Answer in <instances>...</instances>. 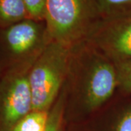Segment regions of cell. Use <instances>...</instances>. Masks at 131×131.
<instances>
[{"instance_id": "1", "label": "cell", "mask_w": 131, "mask_h": 131, "mask_svg": "<svg viewBox=\"0 0 131 131\" xmlns=\"http://www.w3.org/2000/svg\"><path fill=\"white\" fill-rule=\"evenodd\" d=\"M117 88V71L110 58L85 41L73 47L66 82L65 115L83 117L93 114Z\"/></svg>"}, {"instance_id": "2", "label": "cell", "mask_w": 131, "mask_h": 131, "mask_svg": "<svg viewBox=\"0 0 131 131\" xmlns=\"http://www.w3.org/2000/svg\"><path fill=\"white\" fill-rule=\"evenodd\" d=\"M72 48L50 41L34 63L29 74L33 111L49 112L65 86Z\"/></svg>"}, {"instance_id": "3", "label": "cell", "mask_w": 131, "mask_h": 131, "mask_svg": "<svg viewBox=\"0 0 131 131\" xmlns=\"http://www.w3.org/2000/svg\"><path fill=\"white\" fill-rule=\"evenodd\" d=\"M100 18L98 0H46L44 21L50 41L73 47Z\"/></svg>"}, {"instance_id": "4", "label": "cell", "mask_w": 131, "mask_h": 131, "mask_svg": "<svg viewBox=\"0 0 131 131\" xmlns=\"http://www.w3.org/2000/svg\"><path fill=\"white\" fill-rule=\"evenodd\" d=\"M37 58L12 66L0 73L2 131H11L22 118L33 111L29 74Z\"/></svg>"}, {"instance_id": "5", "label": "cell", "mask_w": 131, "mask_h": 131, "mask_svg": "<svg viewBox=\"0 0 131 131\" xmlns=\"http://www.w3.org/2000/svg\"><path fill=\"white\" fill-rule=\"evenodd\" d=\"M49 42L45 21L26 18L0 28V73L12 66L37 58Z\"/></svg>"}, {"instance_id": "6", "label": "cell", "mask_w": 131, "mask_h": 131, "mask_svg": "<svg viewBox=\"0 0 131 131\" xmlns=\"http://www.w3.org/2000/svg\"><path fill=\"white\" fill-rule=\"evenodd\" d=\"M84 41L112 61L131 60V12L101 17Z\"/></svg>"}, {"instance_id": "7", "label": "cell", "mask_w": 131, "mask_h": 131, "mask_svg": "<svg viewBox=\"0 0 131 131\" xmlns=\"http://www.w3.org/2000/svg\"><path fill=\"white\" fill-rule=\"evenodd\" d=\"M30 18L24 0H0V28Z\"/></svg>"}, {"instance_id": "8", "label": "cell", "mask_w": 131, "mask_h": 131, "mask_svg": "<svg viewBox=\"0 0 131 131\" xmlns=\"http://www.w3.org/2000/svg\"><path fill=\"white\" fill-rule=\"evenodd\" d=\"M66 89V84L49 111L45 131H63L65 123Z\"/></svg>"}, {"instance_id": "9", "label": "cell", "mask_w": 131, "mask_h": 131, "mask_svg": "<svg viewBox=\"0 0 131 131\" xmlns=\"http://www.w3.org/2000/svg\"><path fill=\"white\" fill-rule=\"evenodd\" d=\"M49 112L32 111L22 118L11 131H41L47 126Z\"/></svg>"}, {"instance_id": "10", "label": "cell", "mask_w": 131, "mask_h": 131, "mask_svg": "<svg viewBox=\"0 0 131 131\" xmlns=\"http://www.w3.org/2000/svg\"><path fill=\"white\" fill-rule=\"evenodd\" d=\"M117 77V88L125 93H131V60H118L113 61Z\"/></svg>"}, {"instance_id": "11", "label": "cell", "mask_w": 131, "mask_h": 131, "mask_svg": "<svg viewBox=\"0 0 131 131\" xmlns=\"http://www.w3.org/2000/svg\"><path fill=\"white\" fill-rule=\"evenodd\" d=\"M101 17L131 12V0H98Z\"/></svg>"}, {"instance_id": "12", "label": "cell", "mask_w": 131, "mask_h": 131, "mask_svg": "<svg viewBox=\"0 0 131 131\" xmlns=\"http://www.w3.org/2000/svg\"><path fill=\"white\" fill-rule=\"evenodd\" d=\"M108 131H131V103L116 116Z\"/></svg>"}, {"instance_id": "13", "label": "cell", "mask_w": 131, "mask_h": 131, "mask_svg": "<svg viewBox=\"0 0 131 131\" xmlns=\"http://www.w3.org/2000/svg\"><path fill=\"white\" fill-rule=\"evenodd\" d=\"M24 2L30 18L44 21L46 0H24Z\"/></svg>"}, {"instance_id": "14", "label": "cell", "mask_w": 131, "mask_h": 131, "mask_svg": "<svg viewBox=\"0 0 131 131\" xmlns=\"http://www.w3.org/2000/svg\"><path fill=\"white\" fill-rule=\"evenodd\" d=\"M41 131H45V130H41Z\"/></svg>"}, {"instance_id": "15", "label": "cell", "mask_w": 131, "mask_h": 131, "mask_svg": "<svg viewBox=\"0 0 131 131\" xmlns=\"http://www.w3.org/2000/svg\"><path fill=\"white\" fill-rule=\"evenodd\" d=\"M0 131H2V130H1V129H0Z\"/></svg>"}]
</instances>
